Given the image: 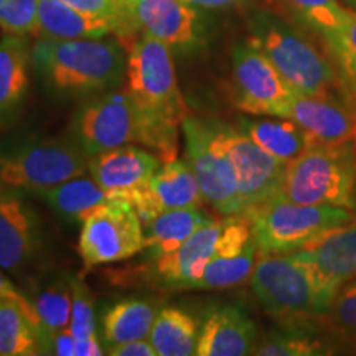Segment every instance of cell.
Here are the masks:
<instances>
[{
    "label": "cell",
    "mask_w": 356,
    "mask_h": 356,
    "mask_svg": "<svg viewBox=\"0 0 356 356\" xmlns=\"http://www.w3.org/2000/svg\"><path fill=\"white\" fill-rule=\"evenodd\" d=\"M248 40L269 58L299 95H327L346 89L327 47L291 20L269 8L246 17Z\"/></svg>",
    "instance_id": "6da1fadb"
},
{
    "label": "cell",
    "mask_w": 356,
    "mask_h": 356,
    "mask_svg": "<svg viewBox=\"0 0 356 356\" xmlns=\"http://www.w3.org/2000/svg\"><path fill=\"white\" fill-rule=\"evenodd\" d=\"M126 50L115 40H50L32 44V68L58 95H102L121 86Z\"/></svg>",
    "instance_id": "7a4b0ae2"
},
{
    "label": "cell",
    "mask_w": 356,
    "mask_h": 356,
    "mask_svg": "<svg viewBox=\"0 0 356 356\" xmlns=\"http://www.w3.org/2000/svg\"><path fill=\"white\" fill-rule=\"evenodd\" d=\"M126 56L129 92L177 155L188 108L178 88L172 48L140 35L126 48Z\"/></svg>",
    "instance_id": "3957f363"
},
{
    "label": "cell",
    "mask_w": 356,
    "mask_h": 356,
    "mask_svg": "<svg viewBox=\"0 0 356 356\" xmlns=\"http://www.w3.org/2000/svg\"><path fill=\"white\" fill-rule=\"evenodd\" d=\"M74 140L88 157L127 144L152 149L163 163L177 155L147 118L129 89H111L88 101L74 118Z\"/></svg>",
    "instance_id": "277c9868"
},
{
    "label": "cell",
    "mask_w": 356,
    "mask_h": 356,
    "mask_svg": "<svg viewBox=\"0 0 356 356\" xmlns=\"http://www.w3.org/2000/svg\"><path fill=\"white\" fill-rule=\"evenodd\" d=\"M251 287L282 327H315L327 312L309 270L292 252H257Z\"/></svg>",
    "instance_id": "5b68a950"
},
{
    "label": "cell",
    "mask_w": 356,
    "mask_h": 356,
    "mask_svg": "<svg viewBox=\"0 0 356 356\" xmlns=\"http://www.w3.org/2000/svg\"><path fill=\"white\" fill-rule=\"evenodd\" d=\"M356 190V140L314 144L286 167L279 197L300 204L351 210Z\"/></svg>",
    "instance_id": "8992f818"
},
{
    "label": "cell",
    "mask_w": 356,
    "mask_h": 356,
    "mask_svg": "<svg viewBox=\"0 0 356 356\" xmlns=\"http://www.w3.org/2000/svg\"><path fill=\"white\" fill-rule=\"evenodd\" d=\"M89 157L76 140L12 137L0 142V185L38 195L88 172Z\"/></svg>",
    "instance_id": "52a82bcc"
},
{
    "label": "cell",
    "mask_w": 356,
    "mask_h": 356,
    "mask_svg": "<svg viewBox=\"0 0 356 356\" xmlns=\"http://www.w3.org/2000/svg\"><path fill=\"white\" fill-rule=\"evenodd\" d=\"M251 222L252 241L262 252H292L323 231L353 220L338 207H315L289 202L275 195L244 215Z\"/></svg>",
    "instance_id": "ba28073f"
},
{
    "label": "cell",
    "mask_w": 356,
    "mask_h": 356,
    "mask_svg": "<svg viewBox=\"0 0 356 356\" xmlns=\"http://www.w3.org/2000/svg\"><path fill=\"white\" fill-rule=\"evenodd\" d=\"M114 35L124 50L145 35L172 51L186 53L202 44L203 24L197 8L185 0H115Z\"/></svg>",
    "instance_id": "9c48e42d"
},
{
    "label": "cell",
    "mask_w": 356,
    "mask_h": 356,
    "mask_svg": "<svg viewBox=\"0 0 356 356\" xmlns=\"http://www.w3.org/2000/svg\"><path fill=\"white\" fill-rule=\"evenodd\" d=\"M185 137V160L207 202L221 216H241L238 184L233 163L222 147L220 124L186 118L181 124Z\"/></svg>",
    "instance_id": "30bf717a"
},
{
    "label": "cell",
    "mask_w": 356,
    "mask_h": 356,
    "mask_svg": "<svg viewBox=\"0 0 356 356\" xmlns=\"http://www.w3.org/2000/svg\"><path fill=\"white\" fill-rule=\"evenodd\" d=\"M296 91L254 43L241 40L231 50V101L243 113L286 118Z\"/></svg>",
    "instance_id": "8fae6325"
},
{
    "label": "cell",
    "mask_w": 356,
    "mask_h": 356,
    "mask_svg": "<svg viewBox=\"0 0 356 356\" xmlns=\"http://www.w3.org/2000/svg\"><path fill=\"white\" fill-rule=\"evenodd\" d=\"M144 226L127 200L113 198L83 222L78 251L84 269L129 259L144 251Z\"/></svg>",
    "instance_id": "7c38bea8"
},
{
    "label": "cell",
    "mask_w": 356,
    "mask_h": 356,
    "mask_svg": "<svg viewBox=\"0 0 356 356\" xmlns=\"http://www.w3.org/2000/svg\"><path fill=\"white\" fill-rule=\"evenodd\" d=\"M44 249V229L26 193L0 185V269L25 277Z\"/></svg>",
    "instance_id": "4fadbf2b"
},
{
    "label": "cell",
    "mask_w": 356,
    "mask_h": 356,
    "mask_svg": "<svg viewBox=\"0 0 356 356\" xmlns=\"http://www.w3.org/2000/svg\"><path fill=\"white\" fill-rule=\"evenodd\" d=\"M220 137L233 163L241 216H244L279 195L287 165L262 150L241 129L220 124Z\"/></svg>",
    "instance_id": "5bb4252c"
},
{
    "label": "cell",
    "mask_w": 356,
    "mask_h": 356,
    "mask_svg": "<svg viewBox=\"0 0 356 356\" xmlns=\"http://www.w3.org/2000/svg\"><path fill=\"white\" fill-rule=\"evenodd\" d=\"M292 254L307 267L328 309L338 289L356 277V220L323 231Z\"/></svg>",
    "instance_id": "9a60e30c"
},
{
    "label": "cell",
    "mask_w": 356,
    "mask_h": 356,
    "mask_svg": "<svg viewBox=\"0 0 356 356\" xmlns=\"http://www.w3.org/2000/svg\"><path fill=\"white\" fill-rule=\"evenodd\" d=\"M284 119L299 124L314 144L341 145L356 140V101L346 89L317 96L296 92Z\"/></svg>",
    "instance_id": "2e32d148"
},
{
    "label": "cell",
    "mask_w": 356,
    "mask_h": 356,
    "mask_svg": "<svg viewBox=\"0 0 356 356\" xmlns=\"http://www.w3.org/2000/svg\"><path fill=\"white\" fill-rule=\"evenodd\" d=\"M162 163L159 155L127 144L89 157L88 172L111 198L129 202L149 185Z\"/></svg>",
    "instance_id": "e0dca14e"
},
{
    "label": "cell",
    "mask_w": 356,
    "mask_h": 356,
    "mask_svg": "<svg viewBox=\"0 0 356 356\" xmlns=\"http://www.w3.org/2000/svg\"><path fill=\"white\" fill-rule=\"evenodd\" d=\"M136 208L142 226L160 213L178 208H202L204 197L200 184L186 160H170L162 163L144 190L129 198Z\"/></svg>",
    "instance_id": "ac0fdd59"
},
{
    "label": "cell",
    "mask_w": 356,
    "mask_h": 356,
    "mask_svg": "<svg viewBox=\"0 0 356 356\" xmlns=\"http://www.w3.org/2000/svg\"><path fill=\"white\" fill-rule=\"evenodd\" d=\"M32 44L26 37L0 40V132L19 124L30 89Z\"/></svg>",
    "instance_id": "d6986e66"
},
{
    "label": "cell",
    "mask_w": 356,
    "mask_h": 356,
    "mask_svg": "<svg viewBox=\"0 0 356 356\" xmlns=\"http://www.w3.org/2000/svg\"><path fill=\"white\" fill-rule=\"evenodd\" d=\"M256 325L241 309L222 305L211 310L200 325L198 356H244L256 348Z\"/></svg>",
    "instance_id": "ffe728a7"
},
{
    "label": "cell",
    "mask_w": 356,
    "mask_h": 356,
    "mask_svg": "<svg viewBox=\"0 0 356 356\" xmlns=\"http://www.w3.org/2000/svg\"><path fill=\"white\" fill-rule=\"evenodd\" d=\"M222 226H225V220L208 222L197 233L191 234L175 251L154 259L155 274L167 286L191 289L208 262L216 257Z\"/></svg>",
    "instance_id": "44dd1931"
},
{
    "label": "cell",
    "mask_w": 356,
    "mask_h": 356,
    "mask_svg": "<svg viewBox=\"0 0 356 356\" xmlns=\"http://www.w3.org/2000/svg\"><path fill=\"white\" fill-rule=\"evenodd\" d=\"M114 33V22L106 17L92 15L61 2L40 0L37 38L84 40L106 38Z\"/></svg>",
    "instance_id": "7402d4cb"
},
{
    "label": "cell",
    "mask_w": 356,
    "mask_h": 356,
    "mask_svg": "<svg viewBox=\"0 0 356 356\" xmlns=\"http://www.w3.org/2000/svg\"><path fill=\"white\" fill-rule=\"evenodd\" d=\"M267 8L315 35L325 47L350 15L341 0H267Z\"/></svg>",
    "instance_id": "603a6c76"
},
{
    "label": "cell",
    "mask_w": 356,
    "mask_h": 356,
    "mask_svg": "<svg viewBox=\"0 0 356 356\" xmlns=\"http://www.w3.org/2000/svg\"><path fill=\"white\" fill-rule=\"evenodd\" d=\"M211 221V218L197 207L160 213L144 225V249L149 251L150 259H159L180 248L191 234Z\"/></svg>",
    "instance_id": "cb8c5ba5"
},
{
    "label": "cell",
    "mask_w": 356,
    "mask_h": 356,
    "mask_svg": "<svg viewBox=\"0 0 356 356\" xmlns=\"http://www.w3.org/2000/svg\"><path fill=\"white\" fill-rule=\"evenodd\" d=\"M38 198L43 200L63 220L81 222V225L92 213L113 200L95 178L84 175L70 178L63 184L51 186L42 191Z\"/></svg>",
    "instance_id": "d4e9b609"
},
{
    "label": "cell",
    "mask_w": 356,
    "mask_h": 356,
    "mask_svg": "<svg viewBox=\"0 0 356 356\" xmlns=\"http://www.w3.org/2000/svg\"><path fill=\"white\" fill-rule=\"evenodd\" d=\"M239 129L262 150L286 165L314 145L309 134L291 119H243Z\"/></svg>",
    "instance_id": "484cf974"
},
{
    "label": "cell",
    "mask_w": 356,
    "mask_h": 356,
    "mask_svg": "<svg viewBox=\"0 0 356 356\" xmlns=\"http://www.w3.org/2000/svg\"><path fill=\"white\" fill-rule=\"evenodd\" d=\"M157 314V307L150 300L127 299L118 302L102 318V340L106 348L149 338Z\"/></svg>",
    "instance_id": "4316f807"
},
{
    "label": "cell",
    "mask_w": 356,
    "mask_h": 356,
    "mask_svg": "<svg viewBox=\"0 0 356 356\" xmlns=\"http://www.w3.org/2000/svg\"><path fill=\"white\" fill-rule=\"evenodd\" d=\"M200 322L178 307H163L157 314L149 340L157 356H190L197 353Z\"/></svg>",
    "instance_id": "83f0119b"
},
{
    "label": "cell",
    "mask_w": 356,
    "mask_h": 356,
    "mask_svg": "<svg viewBox=\"0 0 356 356\" xmlns=\"http://www.w3.org/2000/svg\"><path fill=\"white\" fill-rule=\"evenodd\" d=\"M35 312V325L42 345V355L50 353L51 341L58 332L70 327L71 287L70 279L47 284L30 299Z\"/></svg>",
    "instance_id": "f1b7e54d"
},
{
    "label": "cell",
    "mask_w": 356,
    "mask_h": 356,
    "mask_svg": "<svg viewBox=\"0 0 356 356\" xmlns=\"http://www.w3.org/2000/svg\"><path fill=\"white\" fill-rule=\"evenodd\" d=\"M33 355H42L37 327L19 302L0 299V356Z\"/></svg>",
    "instance_id": "f546056e"
},
{
    "label": "cell",
    "mask_w": 356,
    "mask_h": 356,
    "mask_svg": "<svg viewBox=\"0 0 356 356\" xmlns=\"http://www.w3.org/2000/svg\"><path fill=\"white\" fill-rule=\"evenodd\" d=\"M257 252L259 249L254 241H251L239 254L213 257L203 269L202 275L195 280L191 289L213 291V289H228L246 282L248 279H251Z\"/></svg>",
    "instance_id": "4dcf8cb0"
},
{
    "label": "cell",
    "mask_w": 356,
    "mask_h": 356,
    "mask_svg": "<svg viewBox=\"0 0 356 356\" xmlns=\"http://www.w3.org/2000/svg\"><path fill=\"white\" fill-rule=\"evenodd\" d=\"M333 353L332 346L323 343L317 337L315 327H284L282 332H275L266 337L252 355L259 356H314Z\"/></svg>",
    "instance_id": "1f68e13d"
},
{
    "label": "cell",
    "mask_w": 356,
    "mask_h": 356,
    "mask_svg": "<svg viewBox=\"0 0 356 356\" xmlns=\"http://www.w3.org/2000/svg\"><path fill=\"white\" fill-rule=\"evenodd\" d=\"M325 323L333 341L340 346L356 348V277L338 289L323 314Z\"/></svg>",
    "instance_id": "d6a6232c"
},
{
    "label": "cell",
    "mask_w": 356,
    "mask_h": 356,
    "mask_svg": "<svg viewBox=\"0 0 356 356\" xmlns=\"http://www.w3.org/2000/svg\"><path fill=\"white\" fill-rule=\"evenodd\" d=\"M327 50L335 61L341 83L356 101V10H350L340 32L327 43Z\"/></svg>",
    "instance_id": "836d02e7"
},
{
    "label": "cell",
    "mask_w": 356,
    "mask_h": 356,
    "mask_svg": "<svg viewBox=\"0 0 356 356\" xmlns=\"http://www.w3.org/2000/svg\"><path fill=\"white\" fill-rule=\"evenodd\" d=\"M40 0H0V29L6 35L37 37Z\"/></svg>",
    "instance_id": "e575fe53"
},
{
    "label": "cell",
    "mask_w": 356,
    "mask_h": 356,
    "mask_svg": "<svg viewBox=\"0 0 356 356\" xmlns=\"http://www.w3.org/2000/svg\"><path fill=\"white\" fill-rule=\"evenodd\" d=\"M71 287V320L70 330L76 338H84L97 333L95 296L83 280L70 279Z\"/></svg>",
    "instance_id": "d590c367"
},
{
    "label": "cell",
    "mask_w": 356,
    "mask_h": 356,
    "mask_svg": "<svg viewBox=\"0 0 356 356\" xmlns=\"http://www.w3.org/2000/svg\"><path fill=\"white\" fill-rule=\"evenodd\" d=\"M78 10L92 13V15L106 17L114 22L115 17V0H61Z\"/></svg>",
    "instance_id": "8d00e7d4"
},
{
    "label": "cell",
    "mask_w": 356,
    "mask_h": 356,
    "mask_svg": "<svg viewBox=\"0 0 356 356\" xmlns=\"http://www.w3.org/2000/svg\"><path fill=\"white\" fill-rule=\"evenodd\" d=\"M106 350H108L106 353L111 356H157L154 345L147 338L127 341V343L111 346V348Z\"/></svg>",
    "instance_id": "74e56055"
},
{
    "label": "cell",
    "mask_w": 356,
    "mask_h": 356,
    "mask_svg": "<svg viewBox=\"0 0 356 356\" xmlns=\"http://www.w3.org/2000/svg\"><path fill=\"white\" fill-rule=\"evenodd\" d=\"M0 299H10V300L19 302V304L25 309L26 315H29L30 320L35 323V312H33L32 302H30V299L25 296L24 292L19 291V289L13 286V284L8 280V277L2 273V270H0ZM35 327H37V325H35Z\"/></svg>",
    "instance_id": "f35d334b"
},
{
    "label": "cell",
    "mask_w": 356,
    "mask_h": 356,
    "mask_svg": "<svg viewBox=\"0 0 356 356\" xmlns=\"http://www.w3.org/2000/svg\"><path fill=\"white\" fill-rule=\"evenodd\" d=\"M74 348H76V337L68 328L58 332L51 341L50 355L60 356H74Z\"/></svg>",
    "instance_id": "ab89813d"
},
{
    "label": "cell",
    "mask_w": 356,
    "mask_h": 356,
    "mask_svg": "<svg viewBox=\"0 0 356 356\" xmlns=\"http://www.w3.org/2000/svg\"><path fill=\"white\" fill-rule=\"evenodd\" d=\"M104 353L106 351L102 348L97 333H95V335L84 337V338H76L74 356H99Z\"/></svg>",
    "instance_id": "60d3db41"
},
{
    "label": "cell",
    "mask_w": 356,
    "mask_h": 356,
    "mask_svg": "<svg viewBox=\"0 0 356 356\" xmlns=\"http://www.w3.org/2000/svg\"><path fill=\"white\" fill-rule=\"evenodd\" d=\"M185 2L191 3L193 7H203V8H228L243 3L244 0H185Z\"/></svg>",
    "instance_id": "b9f144b4"
},
{
    "label": "cell",
    "mask_w": 356,
    "mask_h": 356,
    "mask_svg": "<svg viewBox=\"0 0 356 356\" xmlns=\"http://www.w3.org/2000/svg\"><path fill=\"white\" fill-rule=\"evenodd\" d=\"M343 2V6L346 8H350V10H356V0H341Z\"/></svg>",
    "instance_id": "7bdbcfd3"
}]
</instances>
